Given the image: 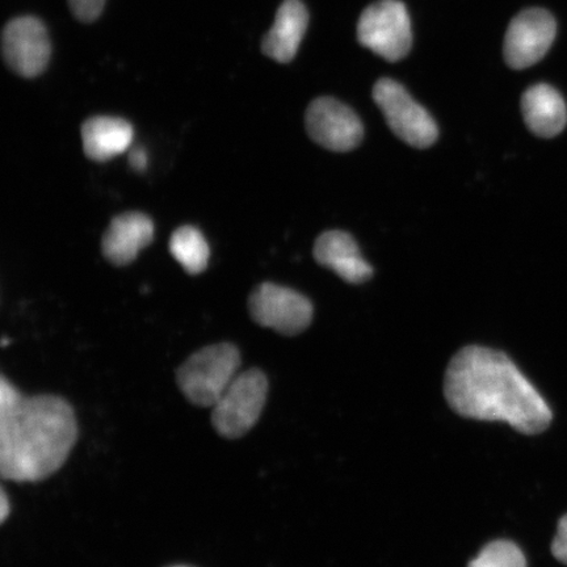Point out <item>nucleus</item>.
<instances>
[{
	"label": "nucleus",
	"mask_w": 567,
	"mask_h": 567,
	"mask_svg": "<svg viewBox=\"0 0 567 567\" xmlns=\"http://www.w3.org/2000/svg\"><path fill=\"white\" fill-rule=\"evenodd\" d=\"M104 4L105 0H69L71 12L83 23H91L101 17Z\"/></svg>",
	"instance_id": "nucleus-18"
},
{
	"label": "nucleus",
	"mask_w": 567,
	"mask_h": 567,
	"mask_svg": "<svg viewBox=\"0 0 567 567\" xmlns=\"http://www.w3.org/2000/svg\"><path fill=\"white\" fill-rule=\"evenodd\" d=\"M307 130L318 145L338 153L352 151L364 137L357 113L332 97H318L310 103Z\"/></svg>",
	"instance_id": "nucleus-10"
},
{
	"label": "nucleus",
	"mask_w": 567,
	"mask_h": 567,
	"mask_svg": "<svg viewBox=\"0 0 567 567\" xmlns=\"http://www.w3.org/2000/svg\"><path fill=\"white\" fill-rule=\"evenodd\" d=\"M522 112L524 122L538 137H556L567 124L564 97L549 84H535L524 92Z\"/></svg>",
	"instance_id": "nucleus-14"
},
{
	"label": "nucleus",
	"mask_w": 567,
	"mask_h": 567,
	"mask_svg": "<svg viewBox=\"0 0 567 567\" xmlns=\"http://www.w3.org/2000/svg\"><path fill=\"white\" fill-rule=\"evenodd\" d=\"M358 38L361 45L382 59L390 62L402 60L413 42L405 4L399 0H381L368 7L359 20Z\"/></svg>",
	"instance_id": "nucleus-6"
},
{
	"label": "nucleus",
	"mask_w": 567,
	"mask_h": 567,
	"mask_svg": "<svg viewBox=\"0 0 567 567\" xmlns=\"http://www.w3.org/2000/svg\"><path fill=\"white\" fill-rule=\"evenodd\" d=\"M373 99L396 137L416 148L435 144L439 136L435 120L402 84L384 78L374 84Z\"/></svg>",
	"instance_id": "nucleus-5"
},
{
	"label": "nucleus",
	"mask_w": 567,
	"mask_h": 567,
	"mask_svg": "<svg viewBox=\"0 0 567 567\" xmlns=\"http://www.w3.org/2000/svg\"><path fill=\"white\" fill-rule=\"evenodd\" d=\"M133 137L132 124L120 117L95 116L82 126L83 151L95 162H106L125 153Z\"/></svg>",
	"instance_id": "nucleus-15"
},
{
	"label": "nucleus",
	"mask_w": 567,
	"mask_h": 567,
	"mask_svg": "<svg viewBox=\"0 0 567 567\" xmlns=\"http://www.w3.org/2000/svg\"><path fill=\"white\" fill-rule=\"evenodd\" d=\"M11 513V506L9 498H7V494L4 491H2V494H0V522L4 523L7 520V517H9Z\"/></svg>",
	"instance_id": "nucleus-21"
},
{
	"label": "nucleus",
	"mask_w": 567,
	"mask_h": 567,
	"mask_svg": "<svg viewBox=\"0 0 567 567\" xmlns=\"http://www.w3.org/2000/svg\"><path fill=\"white\" fill-rule=\"evenodd\" d=\"M268 380L259 370L238 373L212 408V424L219 435L239 439L259 421L267 401Z\"/></svg>",
	"instance_id": "nucleus-4"
},
{
	"label": "nucleus",
	"mask_w": 567,
	"mask_h": 567,
	"mask_svg": "<svg viewBox=\"0 0 567 567\" xmlns=\"http://www.w3.org/2000/svg\"><path fill=\"white\" fill-rule=\"evenodd\" d=\"M131 166L136 172H144L147 166V154L142 147H134L130 153Z\"/></svg>",
	"instance_id": "nucleus-20"
},
{
	"label": "nucleus",
	"mask_w": 567,
	"mask_h": 567,
	"mask_svg": "<svg viewBox=\"0 0 567 567\" xmlns=\"http://www.w3.org/2000/svg\"><path fill=\"white\" fill-rule=\"evenodd\" d=\"M444 394L458 415L505 422L526 435L542 434L553 420L548 403L507 354L486 347L467 346L452 358Z\"/></svg>",
	"instance_id": "nucleus-1"
},
{
	"label": "nucleus",
	"mask_w": 567,
	"mask_h": 567,
	"mask_svg": "<svg viewBox=\"0 0 567 567\" xmlns=\"http://www.w3.org/2000/svg\"><path fill=\"white\" fill-rule=\"evenodd\" d=\"M173 567H188V566H173Z\"/></svg>",
	"instance_id": "nucleus-22"
},
{
	"label": "nucleus",
	"mask_w": 567,
	"mask_h": 567,
	"mask_svg": "<svg viewBox=\"0 0 567 567\" xmlns=\"http://www.w3.org/2000/svg\"><path fill=\"white\" fill-rule=\"evenodd\" d=\"M248 310L255 322L282 336H297L307 330L313 319V305L296 290L261 284L248 299Z\"/></svg>",
	"instance_id": "nucleus-7"
},
{
	"label": "nucleus",
	"mask_w": 567,
	"mask_h": 567,
	"mask_svg": "<svg viewBox=\"0 0 567 567\" xmlns=\"http://www.w3.org/2000/svg\"><path fill=\"white\" fill-rule=\"evenodd\" d=\"M78 437L73 408L61 396L20 393L0 380V474L13 482L51 477L66 463Z\"/></svg>",
	"instance_id": "nucleus-2"
},
{
	"label": "nucleus",
	"mask_w": 567,
	"mask_h": 567,
	"mask_svg": "<svg viewBox=\"0 0 567 567\" xmlns=\"http://www.w3.org/2000/svg\"><path fill=\"white\" fill-rule=\"evenodd\" d=\"M315 258L319 265L330 268L347 282L361 284L370 280L373 275V268L361 257L357 240L349 233H323L315 245Z\"/></svg>",
	"instance_id": "nucleus-12"
},
{
	"label": "nucleus",
	"mask_w": 567,
	"mask_h": 567,
	"mask_svg": "<svg viewBox=\"0 0 567 567\" xmlns=\"http://www.w3.org/2000/svg\"><path fill=\"white\" fill-rule=\"evenodd\" d=\"M169 251L189 275L202 274L208 267L210 252L207 239L194 226H182L174 231Z\"/></svg>",
	"instance_id": "nucleus-16"
},
{
	"label": "nucleus",
	"mask_w": 567,
	"mask_h": 567,
	"mask_svg": "<svg viewBox=\"0 0 567 567\" xmlns=\"http://www.w3.org/2000/svg\"><path fill=\"white\" fill-rule=\"evenodd\" d=\"M2 47L7 65L24 78L44 73L51 61L52 45L47 27L34 17L10 20L3 30Z\"/></svg>",
	"instance_id": "nucleus-9"
},
{
	"label": "nucleus",
	"mask_w": 567,
	"mask_h": 567,
	"mask_svg": "<svg viewBox=\"0 0 567 567\" xmlns=\"http://www.w3.org/2000/svg\"><path fill=\"white\" fill-rule=\"evenodd\" d=\"M308 23L309 13L301 0H284L271 30L261 42L264 53L276 62L292 61L299 51Z\"/></svg>",
	"instance_id": "nucleus-13"
},
{
	"label": "nucleus",
	"mask_w": 567,
	"mask_h": 567,
	"mask_svg": "<svg viewBox=\"0 0 567 567\" xmlns=\"http://www.w3.org/2000/svg\"><path fill=\"white\" fill-rule=\"evenodd\" d=\"M467 567H527V559L513 542L496 540L487 544Z\"/></svg>",
	"instance_id": "nucleus-17"
},
{
	"label": "nucleus",
	"mask_w": 567,
	"mask_h": 567,
	"mask_svg": "<svg viewBox=\"0 0 567 567\" xmlns=\"http://www.w3.org/2000/svg\"><path fill=\"white\" fill-rule=\"evenodd\" d=\"M240 353L231 343L204 347L190 354L176 372L177 385L198 408H213L237 378Z\"/></svg>",
	"instance_id": "nucleus-3"
},
{
	"label": "nucleus",
	"mask_w": 567,
	"mask_h": 567,
	"mask_svg": "<svg viewBox=\"0 0 567 567\" xmlns=\"http://www.w3.org/2000/svg\"><path fill=\"white\" fill-rule=\"evenodd\" d=\"M154 224L144 213L127 212L112 219L104 233V257L115 266L131 265L142 248L152 244Z\"/></svg>",
	"instance_id": "nucleus-11"
},
{
	"label": "nucleus",
	"mask_w": 567,
	"mask_h": 567,
	"mask_svg": "<svg viewBox=\"0 0 567 567\" xmlns=\"http://www.w3.org/2000/svg\"><path fill=\"white\" fill-rule=\"evenodd\" d=\"M551 553L559 563L567 565V514L558 523L557 535L551 543Z\"/></svg>",
	"instance_id": "nucleus-19"
},
{
	"label": "nucleus",
	"mask_w": 567,
	"mask_h": 567,
	"mask_svg": "<svg viewBox=\"0 0 567 567\" xmlns=\"http://www.w3.org/2000/svg\"><path fill=\"white\" fill-rule=\"evenodd\" d=\"M557 34L556 19L543 9L524 10L509 24L503 55L509 68L523 70L540 62Z\"/></svg>",
	"instance_id": "nucleus-8"
}]
</instances>
